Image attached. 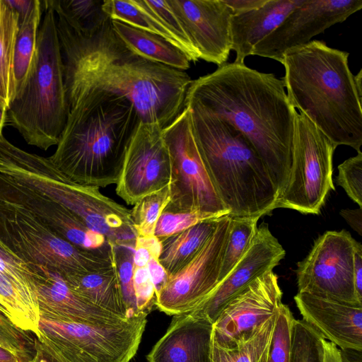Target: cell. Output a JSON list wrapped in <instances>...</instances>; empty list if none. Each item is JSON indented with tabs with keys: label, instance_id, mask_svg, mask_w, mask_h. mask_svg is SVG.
Returning <instances> with one entry per match:
<instances>
[{
	"label": "cell",
	"instance_id": "cell-43",
	"mask_svg": "<svg viewBox=\"0 0 362 362\" xmlns=\"http://www.w3.org/2000/svg\"><path fill=\"white\" fill-rule=\"evenodd\" d=\"M353 280L356 296L362 302V245L358 242L353 254Z\"/></svg>",
	"mask_w": 362,
	"mask_h": 362
},
{
	"label": "cell",
	"instance_id": "cell-12",
	"mask_svg": "<svg viewBox=\"0 0 362 362\" xmlns=\"http://www.w3.org/2000/svg\"><path fill=\"white\" fill-rule=\"evenodd\" d=\"M356 243L344 230H329L320 235L307 257L297 264L298 292L362 305L353 280Z\"/></svg>",
	"mask_w": 362,
	"mask_h": 362
},
{
	"label": "cell",
	"instance_id": "cell-15",
	"mask_svg": "<svg viewBox=\"0 0 362 362\" xmlns=\"http://www.w3.org/2000/svg\"><path fill=\"white\" fill-rule=\"evenodd\" d=\"M158 124L141 122L127 148L117 194L133 205L170 184L171 162Z\"/></svg>",
	"mask_w": 362,
	"mask_h": 362
},
{
	"label": "cell",
	"instance_id": "cell-22",
	"mask_svg": "<svg viewBox=\"0 0 362 362\" xmlns=\"http://www.w3.org/2000/svg\"><path fill=\"white\" fill-rule=\"evenodd\" d=\"M213 324L189 312L175 315L147 355L148 362H211Z\"/></svg>",
	"mask_w": 362,
	"mask_h": 362
},
{
	"label": "cell",
	"instance_id": "cell-52",
	"mask_svg": "<svg viewBox=\"0 0 362 362\" xmlns=\"http://www.w3.org/2000/svg\"><path fill=\"white\" fill-rule=\"evenodd\" d=\"M7 124V108L0 102V138L3 135V129Z\"/></svg>",
	"mask_w": 362,
	"mask_h": 362
},
{
	"label": "cell",
	"instance_id": "cell-28",
	"mask_svg": "<svg viewBox=\"0 0 362 362\" xmlns=\"http://www.w3.org/2000/svg\"><path fill=\"white\" fill-rule=\"evenodd\" d=\"M0 310L21 329L38 334L40 315L37 296L1 274Z\"/></svg>",
	"mask_w": 362,
	"mask_h": 362
},
{
	"label": "cell",
	"instance_id": "cell-25",
	"mask_svg": "<svg viewBox=\"0 0 362 362\" xmlns=\"http://www.w3.org/2000/svg\"><path fill=\"white\" fill-rule=\"evenodd\" d=\"M112 25L126 46L139 56L180 71L189 68L186 55L164 37L116 20H112Z\"/></svg>",
	"mask_w": 362,
	"mask_h": 362
},
{
	"label": "cell",
	"instance_id": "cell-27",
	"mask_svg": "<svg viewBox=\"0 0 362 362\" xmlns=\"http://www.w3.org/2000/svg\"><path fill=\"white\" fill-rule=\"evenodd\" d=\"M18 16L6 0H0V102L7 108L16 95L13 59Z\"/></svg>",
	"mask_w": 362,
	"mask_h": 362
},
{
	"label": "cell",
	"instance_id": "cell-6",
	"mask_svg": "<svg viewBox=\"0 0 362 362\" xmlns=\"http://www.w3.org/2000/svg\"><path fill=\"white\" fill-rule=\"evenodd\" d=\"M0 173L65 206L114 246L134 250L136 233L131 211L99 188L72 182L49 160L0 138Z\"/></svg>",
	"mask_w": 362,
	"mask_h": 362
},
{
	"label": "cell",
	"instance_id": "cell-10",
	"mask_svg": "<svg viewBox=\"0 0 362 362\" xmlns=\"http://www.w3.org/2000/svg\"><path fill=\"white\" fill-rule=\"evenodd\" d=\"M337 147L305 115L296 114L288 182L276 209L320 214L327 195L335 190L332 174Z\"/></svg>",
	"mask_w": 362,
	"mask_h": 362
},
{
	"label": "cell",
	"instance_id": "cell-41",
	"mask_svg": "<svg viewBox=\"0 0 362 362\" xmlns=\"http://www.w3.org/2000/svg\"><path fill=\"white\" fill-rule=\"evenodd\" d=\"M337 182L362 208V151L338 165Z\"/></svg>",
	"mask_w": 362,
	"mask_h": 362
},
{
	"label": "cell",
	"instance_id": "cell-2",
	"mask_svg": "<svg viewBox=\"0 0 362 362\" xmlns=\"http://www.w3.org/2000/svg\"><path fill=\"white\" fill-rule=\"evenodd\" d=\"M193 105L229 123L252 145L278 192L285 190L291 165L296 110L283 79L245 64L226 63L192 80L185 107Z\"/></svg>",
	"mask_w": 362,
	"mask_h": 362
},
{
	"label": "cell",
	"instance_id": "cell-3",
	"mask_svg": "<svg viewBox=\"0 0 362 362\" xmlns=\"http://www.w3.org/2000/svg\"><path fill=\"white\" fill-rule=\"evenodd\" d=\"M54 153V167L76 183L105 187L119 180L127 148L141 122L125 97L98 88L78 95Z\"/></svg>",
	"mask_w": 362,
	"mask_h": 362
},
{
	"label": "cell",
	"instance_id": "cell-14",
	"mask_svg": "<svg viewBox=\"0 0 362 362\" xmlns=\"http://www.w3.org/2000/svg\"><path fill=\"white\" fill-rule=\"evenodd\" d=\"M282 296L273 270L258 276L222 310L213 324L212 342L224 349L246 342L277 314L283 304Z\"/></svg>",
	"mask_w": 362,
	"mask_h": 362
},
{
	"label": "cell",
	"instance_id": "cell-19",
	"mask_svg": "<svg viewBox=\"0 0 362 362\" xmlns=\"http://www.w3.org/2000/svg\"><path fill=\"white\" fill-rule=\"evenodd\" d=\"M286 252L267 223L257 227L252 241L240 260L217 285L213 292L192 313L216 320L226 304L250 282L273 270L285 257Z\"/></svg>",
	"mask_w": 362,
	"mask_h": 362
},
{
	"label": "cell",
	"instance_id": "cell-34",
	"mask_svg": "<svg viewBox=\"0 0 362 362\" xmlns=\"http://www.w3.org/2000/svg\"><path fill=\"white\" fill-rule=\"evenodd\" d=\"M170 185L150 194L134 204L131 211L133 227L137 236H153L158 218L169 204Z\"/></svg>",
	"mask_w": 362,
	"mask_h": 362
},
{
	"label": "cell",
	"instance_id": "cell-48",
	"mask_svg": "<svg viewBox=\"0 0 362 362\" xmlns=\"http://www.w3.org/2000/svg\"><path fill=\"white\" fill-rule=\"evenodd\" d=\"M135 245L141 246L147 249L151 254L152 257L158 259L162 247L161 241L155 235L153 236H137Z\"/></svg>",
	"mask_w": 362,
	"mask_h": 362
},
{
	"label": "cell",
	"instance_id": "cell-35",
	"mask_svg": "<svg viewBox=\"0 0 362 362\" xmlns=\"http://www.w3.org/2000/svg\"><path fill=\"white\" fill-rule=\"evenodd\" d=\"M145 5L159 18L175 38L177 47L186 55L189 62H197L199 55L189 39L180 21L174 13L167 0H144Z\"/></svg>",
	"mask_w": 362,
	"mask_h": 362
},
{
	"label": "cell",
	"instance_id": "cell-37",
	"mask_svg": "<svg viewBox=\"0 0 362 362\" xmlns=\"http://www.w3.org/2000/svg\"><path fill=\"white\" fill-rule=\"evenodd\" d=\"M293 320L294 317L289 308L282 304L276 314L267 362H289Z\"/></svg>",
	"mask_w": 362,
	"mask_h": 362
},
{
	"label": "cell",
	"instance_id": "cell-7",
	"mask_svg": "<svg viewBox=\"0 0 362 362\" xmlns=\"http://www.w3.org/2000/svg\"><path fill=\"white\" fill-rule=\"evenodd\" d=\"M45 12L32 66L8 107L7 123L19 132L28 144L47 151L57 145L70 107L57 16L50 8H45Z\"/></svg>",
	"mask_w": 362,
	"mask_h": 362
},
{
	"label": "cell",
	"instance_id": "cell-46",
	"mask_svg": "<svg viewBox=\"0 0 362 362\" xmlns=\"http://www.w3.org/2000/svg\"><path fill=\"white\" fill-rule=\"evenodd\" d=\"M30 362H64L49 349L42 342L35 337V353Z\"/></svg>",
	"mask_w": 362,
	"mask_h": 362
},
{
	"label": "cell",
	"instance_id": "cell-44",
	"mask_svg": "<svg viewBox=\"0 0 362 362\" xmlns=\"http://www.w3.org/2000/svg\"><path fill=\"white\" fill-rule=\"evenodd\" d=\"M147 268L156 293L167 282L168 275L157 258L151 257L147 264Z\"/></svg>",
	"mask_w": 362,
	"mask_h": 362
},
{
	"label": "cell",
	"instance_id": "cell-38",
	"mask_svg": "<svg viewBox=\"0 0 362 362\" xmlns=\"http://www.w3.org/2000/svg\"><path fill=\"white\" fill-rule=\"evenodd\" d=\"M221 216H223L199 211H168L163 210L157 222L154 235L162 240L188 229L201 221Z\"/></svg>",
	"mask_w": 362,
	"mask_h": 362
},
{
	"label": "cell",
	"instance_id": "cell-4",
	"mask_svg": "<svg viewBox=\"0 0 362 362\" xmlns=\"http://www.w3.org/2000/svg\"><path fill=\"white\" fill-rule=\"evenodd\" d=\"M349 53L319 40L286 51L283 78L291 106L334 144L361 152L362 98L349 66Z\"/></svg>",
	"mask_w": 362,
	"mask_h": 362
},
{
	"label": "cell",
	"instance_id": "cell-45",
	"mask_svg": "<svg viewBox=\"0 0 362 362\" xmlns=\"http://www.w3.org/2000/svg\"><path fill=\"white\" fill-rule=\"evenodd\" d=\"M267 0H223L233 15L246 13L262 7Z\"/></svg>",
	"mask_w": 362,
	"mask_h": 362
},
{
	"label": "cell",
	"instance_id": "cell-50",
	"mask_svg": "<svg viewBox=\"0 0 362 362\" xmlns=\"http://www.w3.org/2000/svg\"><path fill=\"white\" fill-rule=\"evenodd\" d=\"M324 362H346L341 351L327 339L323 340Z\"/></svg>",
	"mask_w": 362,
	"mask_h": 362
},
{
	"label": "cell",
	"instance_id": "cell-36",
	"mask_svg": "<svg viewBox=\"0 0 362 362\" xmlns=\"http://www.w3.org/2000/svg\"><path fill=\"white\" fill-rule=\"evenodd\" d=\"M0 346L11 352L21 362H30L35 353V337L16 327L1 310Z\"/></svg>",
	"mask_w": 362,
	"mask_h": 362
},
{
	"label": "cell",
	"instance_id": "cell-20",
	"mask_svg": "<svg viewBox=\"0 0 362 362\" xmlns=\"http://www.w3.org/2000/svg\"><path fill=\"white\" fill-rule=\"evenodd\" d=\"M28 264L40 317L85 323H115L126 320L81 298L59 273L41 265Z\"/></svg>",
	"mask_w": 362,
	"mask_h": 362
},
{
	"label": "cell",
	"instance_id": "cell-1",
	"mask_svg": "<svg viewBox=\"0 0 362 362\" xmlns=\"http://www.w3.org/2000/svg\"><path fill=\"white\" fill-rule=\"evenodd\" d=\"M57 27L69 105L87 90H107L131 101L142 122L163 129L184 109L190 76L133 52L116 34L110 18L82 33L57 16Z\"/></svg>",
	"mask_w": 362,
	"mask_h": 362
},
{
	"label": "cell",
	"instance_id": "cell-32",
	"mask_svg": "<svg viewBox=\"0 0 362 362\" xmlns=\"http://www.w3.org/2000/svg\"><path fill=\"white\" fill-rule=\"evenodd\" d=\"M276 315L250 339L232 349H224L212 342L211 362H259L267 351Z\"/></svg>",
	"mask_w": 362,
	"mask_h": 362
},
{
	"label": "cell",
	"instance_id": "cell-23",
	"mask_svg": "<svg viewBox=\"0 0 362 362\" xmlns=\"http://www.w3.org/2000/svg\"><path fill=\"white\" fill-rule=\"evenodd\" d=\"M304 0H267L260 8L230 18L231 50L234 62L244 64L255 46L274 31Z\"/></svg>",
	"mask_w": 362,
	"mask_h": 362
},
{
	"label": "cell",
	"instance_id": "cell-13",
	"mask_svg": "<svg viewBox=\"0 0 362 362\" xmlns=\"http://www.w3.org/2000/svg\"><path fill=\"white\" fill-rule=\"evenodd\" d=\"M230 219L228 214L221 217L198 254L182 269L170 276L156 293L155 305L160 311L175 316L189 313L213 292L220 282Z\"/></svg>",
	"mask_w": 362,
	"mask_h": 362
},
{
	"label": "cell",
	"instance_id": "cell-17",
	"mask_svg": "<svg viewBox=\"0 0 362 362\" xmlns=\"http://www.w3.org/2000/svg\"><path fill=\"white\" fill-rule=\"evenodd\" d=\"M199 59L218 66L231 51L232 10L223 0H167Z\"/></svg>",
	"mask_w": 362,
	"mask_h": 362
},
{
	"label": "cell",
	"instance_id": "cell-11",
	"mask_svg": "<svg viewBox=\"0 0 362 362\" xmlns=\"http://www.w3.org/2000/svg\"><path fill=\"white\" fill-rule=\"evenodd\" d=\"M162 133L171 162L170 199L164 210L229 214L216 192L196 145L189 107H185Z\"/></svg>",
	"mask_w": 362,
	"mask_h": 362
},
{
	"label": "cell",
	"instance_id": "cell-29",
	"mask_svg": "<svg viewBox=\"0 0 362 362\" xmlns=\"http://www.w3.org/2000/svg\"><path fill=\"white\" fill-rule=\"evenodd\" d=\"M43 11L52 8L73 29L86 33L97 28L110 18L103 9V1L42 0Z\"/></svg>",
	"mask_w": 362,
	"mask_h": 362
},
{
	"label": "cell",
	"instance_id": "cell-39",
	"mask_svg": "<svg viewBox=\"0 0 362 362\" xmlns=\"http://www.w3.org/2000/svg\"><path fill=\"white\" fill-rule=\"evenodd\" d=\"M0 274L23 290L36 296L28 264L16 255L1 240Z\"/></svg>",
	"mask_w": 362,
	"mask_h": 362
},
{
	"label": "cell",
	"instance_id": "cell-42",
	"mask_svg": "<svg viewBox=\"0 0 362 362\" xmlns=\"http://www.w3.org/2000/svg\"><path fill=\"white\" fill-rule=\"evenodd\" d=\"M133 285L138 313L148 314L155 305L156 292L147 266L134 267Z\"/></svg>",
	"mask_w": 362,
	"mask_h": 362
},
{
	"label": "cell",
	"instance_id": "cell-24",
	"mask_svg": "<svg viewBox=\"0 0 362 362\" xmlns=\"http://www.w3.org/2000/svg\"><path fill=\"white\" fill-rule=\"evenodd\" d=\"M63 277L74 292L89 303L122 319L131 317L124 300L117 263L101 271Z\"/></svg>",
	"mask_w": 362,
	"mask_h": 362
},
{
	"label": "cell",
	"instance_id": "cell-9",
	"mask_svg": "<svg viewBox=\"0 0 362 362\" xmlns=\"http://www.w3.org/2000/svg\"><path fill=\"white\" fill-rule=\"evenodd\" d=\"M147 313L115 323L40 317L35 337L64 362H129L139 346Z\"/></svg>",
	"mask_w": 362,
	"mask_h": 362
},
{
	"label": "cell",
	"instance_id": "cell-16",
	"mask_svg": "<svg viewBox=\"0 0 362 362\" xmlns=\"http://www.w3.org/2000/svg\"><path fill=\"white\" fill-rule=\"evenodd\" d=\"M361 8L362 0H304L255 46L252 55L281 63L286 51L308 43L314 36L345 21Z\"/></svg>",
	"mask_w": 362,
	"mask_h": 362
},
{
	"label": "cell",
	"instance_id": "cell-31",
	"mask_svg": "<svg viewBox=\"0 0 362 362\" xmlns=\"http://www.w3.org/2000/svg\"><path fill=\"white\" fill-rule=\"evenodd\" d=\"M230 218L229 233L220 270V282L234 268L249 248L257 231V221L259 218L233 216Z\"/></svg>",
	"mask_w": 362,
	"mask_h": 362
},
{
	"label": "cell",
	"instance_id": "cell-49",
	"mask_svg": "<svg viewBox=\"0 0 362 362\" xmlns=\"http://www.w3.org/2000/svg\"><path fill=\"white\" fill-rule=\"evenodd\" d=\"M340 214L358 235H362V208L342 209Z\"/></svg>",
	"mask_w": 362,
	"mask_h": 362
},
{
	"label": "cell",
	"instance_id": "cell-26",
	"mask_svg": "<svg viewBox=\"0 0 362 362\" xmlns=\"http://www.w3.org/2000/svg\"><path fill=\"white\" fill-rule=\"evenodd\" d=\"M220 218L204 220L160 240L158 262L168 277L182 269L198 254L213 234Z\"/></svg>",
	"mask_w": 362,
	"mask_h": 362
},
{
	"label": "cell",
	"instance_id": "cell-54",
	"mask_svg": "<svg viewBox=\"0 0 362 362\" xmlns=\"http://www.w3.org/2000/svg\"><path fill=\"white\" fill-rule=\"evenodd\" d=\"M268 349H269V348H268ZM267 352H268V350H267V351L264 354V356H262V358H261V360H260V361H259V362H267Z\"/></svg>",
	"mask_w": 362,
	"mask_h": 362
},
{
	"label": "cell",
	"instance_id": "cell-47",
	"mask_svg": "<svg viewBox=\"0 0 362 362\" xmlns=\"http://www.w3.org/2000/svg\"><path fill=\"white\" fill-rule=\"evenodd\" d=\"M37 1L38 0H6L8 6L18 14L19 25L30 14L36 6Z\"/></svg>",
	"mask_w": 362,
	"mask_h": 362
},
{
	"label": "cell",
	"instance_id": "cell-53",
	"mask_svg": "<svg viewBox=\"0 0 362 362\" xmlns=\"http://www.w3.org/2000/svg\"><path fill=\"white\" fill-rule=\"evenodd\" d=\"M362 70L361 69L359 72L354 76V82L355 86L357 90V92L361 98H362Z\"/></svg>",
	"mask_w": 362,
	"mask_h": 362
},
{
	"label": "cell",
	"instance_id": "cell-5",
	"mask_svg": "<svg viewBox=\"0 0 362 362\" xmlns=\"http://www.w3.org/2000/svg\"><path fill=\"white\" fill-rule=\"evenodd\" d=\"M185 107L198 151L228 215L260 218L276 209L278 192L250 141L229 123Z\"/></svg>",
	"mask_w": 362,
	"mask_h": 362
},
{
	"label": "cell",
	"instance_id": "cell-40",
	"mask_svg": "<svg viewBox=\"0 0 362 362\" xmlns=\"http://www.w3.org/2000/svg\"><path fill=\"white\" fill-rule=\"evenodd\" d=\"M116 263L124 300L129 315L138 313L133 285L134 269V250L122 246H114Z\"/></svg>",
	"mask_w": 362,
	"mask_h": 362
},
{
	"label": "cell",
	"instance_id": "cell-8",
	"mask_svg": "<svg viewBox=\"0 0 362 362\" xmlns=\"http://www.w3.org/2000/svg\"><path fill=\"white\" fill-rule=\"evenodd\" d=\"M0 240L26 264L63 276L101 271L116 263L112 244L97 250L78 247L23 209L1 199Z\"/></svg>",
	"mask_w": 362,
	"mask_h": 362
},
{
	"label": "cell",
	"instance_id": "cell-30",
	"mask_svg": "<svg viewBox=\"0 0 362 362\" xmlns=\"http://www.w3.org/2000/svg\"><path fill=\"white\" fill-rule=\"evenodd\" d=\"M43 11L41 1L38 0L30 14L19 25L13 59L16 93L24 84L32 66Z\"/></svg>",
	"mask_w": 362,
	"mask_h": 362
},
{
	"label": "cell",
	"instance_id": "cell-51",
	"mask_svg": "<svg viewBox=\"0 0 362 362\" xmlns=\"http://www.w3.org/2000/svg\"><path fill=\"white\" fill-rule=\"evenodd\" d=\"M0 362H21L14 354L0 346Z\"/></svg>",
	"mask_w": 362,
	"mask_h": 362
},
{
	"label": "cell",
	"instance_id": "cell-21",
	"mask_svg": "<svg viewBox=\"0 0 362 362\" xmlns=\"http://www.w3.org/2000/svg\"><path fill=\"white\" fill-rule=\"evenodd\" d=\"M308 325L325 339L344 350L362 349V305L344 303L307 293L294 296Z\"/></svg>",
	"mask_w": 362,
	"mask_h": 362
},
{
	"label": "cell",
	"instance_id": "cell-33",
	"mask_svg": "<svg viewBox=\"0 0 362 362\" xmlns=\"http://www.w3.org/2000/svg\"><path fill=\"white\" fill-rule=\"evenodd\" d=\"M324 339L303 320L294 319L289 362H324Z\"/></svg>",
	"mask_w": 362,
	"mask_h": 362
},
{
	"label": "cell",
	"instance_id": "cell-18",
	"mask_svg": "<svg viewBox=\"0 0 362 362\" xmlns=\"http://www.w3.org/2000/svg\"><path fill=\"white\" fill-rule=\"evenodd\" d=\"M0 199L19 206L72 245L97 250L110 243L80 218L42 193L0 173Z\"/></svg>",
	"mask_w": 362,
	"mask_h": 362
}]
</instances>
